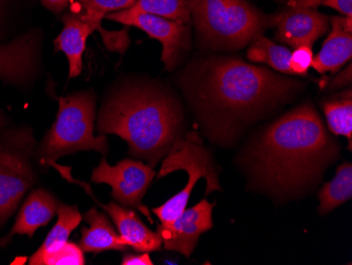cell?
<instances>
[{"label":"cell","mask_w":352,"mask_h":265,"mask_svg":"<svg viewBox=\"0 0 352 265\" xmlns=\"http://www.w3.org/2000/svg\"><path fill=\"white\" fill-rule=\"evenodd\" d=\"M179 82L208 131L217 136L284 102L298 88L296 81L228 57L192 63Z\"/></svg>","instance_id":"6da1fadb"},{"label":"cell","mask_w":352,"mask_h":265,"mask_svg":"<svg viewBox=\"0 0 352 265\" xmlns=\"http://www.w3.org/2000/svg\"><path fill=\"white\" fill-rule=\"evenodd\" d=\"M338 152L316 109L306 104L271 125L251 147L248 163L263 187L289 195L318 181Z\"/></svg>","instance_id":"7a4b0ae2"},{"label":"cell","mask_w":352,"mask_h":265,"mask_svg":"<svg viewBox=\"0 0 352 265\" xmlns=\"http://www.w3.org/2000/svg\"><path fill=\"white\" fill-rule=\"evenodd\" d=\"M179 100L156 85L122 87L104 100L98 116L100 136L116 134L129 145L132 157L151 167L167 156L183 132Z\"/></svg>","instance_id":"3957f363"},{"label":"cell","mask_w":352,"mask_h":265,"mask_svg":"<svg viewBox=\"0 0 352 265\" xmlns=\"http://www.w3.org/2000/svg\"><path fill=\"white\" fill-rule=\"evenodd\" d=\"M197 39L206 48L235 50L272 28L271 15L248 0H191Z\"/></svg>","instance_id":"277c9868"},{"label":"cell","mask_w":352,"mask_h":265,"mask_svg":"<svg viewBox=\"0 0 352 265\" xmlns=\"http://www.w3.org/2000/svg\"><path fill=\"white\" fill-rule=\"evenodd\" d=\"M56 100V120L36 149L38 163L49 167L59 158L88 150L104 156L109 149L106 136H94L98 100L94 91H77Z\"/></svg>","instance_id":"5b68a950"},{"label":"cell","mask_w":352,"mask_h":265,"mask_svg":"<svg viewBox=\"0 0 352 265\" xmlns=\"http://www.w3.org/2000/svg\"><path fill=\"white\" fill-rule=\"evenodd\" d=\"M177 170H185L189 179L183 191L168 200L165 204L152 209V213H155L161 221V225L171 224L182 215L187 206L192 191L201 178L207 182L206 195L221 189L219 175L210 153L204 147L197 132H189L187 136L179 138L174 143L164 158L157 179H162Z\"/></svg>","instance_id":"8992f818"},{"label":"cell","mask_w":352,"mask_h":265,"mask_svg":"<svg viewBox=\"0 0 352 265\" xmlns=\"http://www.w3.org/2000/svg\"><path fill=\"white\" fill-rule=\"evenodd\" d=\"M36 140L31 128L6 130L0 136V227L36 182L33 167Z\"/></svg>","instance_id":"52a82bcc"},{"label":"cell","mask_w":352,"mask_h":265,"mask_svg":"<svg viewBox=\"0 0 352 265\" xmlns=\"http://www.w3.org/2000/svg\"><path fill=\"white\" fill-rule=\"evenodd\" d=\"M155 176L153 167L142 162L124 159L116 166H110L102 158L100 165L93 169L92 182L108 184L112 187L111 195L120 204L138 209L153 222L149 209L142 204V200Z\"/></svg>","instance_id":"ba28073f"},{"label":"cell","mask_w":352,"mask_h":265,"mask_svg":"<svg viewBox=\"0 0 352 265\" xmlns=\"http://www.w3.org/2000/svg\"><path fill=\"white\" fill-rule=\"evenodd\" d=\"M104 19L126 27L138 28L147 33L150 39L160 41L163 45L161 59L167 71H173L181 64L191 45L190 25H183L149 13L130 14L124 10L107 14Z\"/></svg>","instance_id":"9c48e42d"},{"label":"cell","mask_w":352,"mask_h":265,"mask_svg":"<svg viewBox=\"0 0 352 265\" xmlns=\"http://www.w3.org/2000/svg\"><path fill=\"white\" fill-rule=\"evenodd\" d=\"M51 166L63 176V179H66L67 181L73 184H78L84 191L89 193L93 201L96 202L102 209L106 211V213L112 218L120 236L128 244V246L132 247L138 253L155 252V251L161 249L163 240H162L160 233L148 229L140 220L135 211L120 206L114 202H110L108 204L100 203L93 195L92 189L88 183L86 182L84 183V182L72 177L71 167L59 165L56 162L51 164Z\"/></svg>","instance_id":"30bf717a"},{"label":"cell","mask_w":352,"mask_h":265,"mask_svg":"<svg viewBox=\"0 0 352 265\" xmlns=\"http://www.w3.org/2000/svg\"><path fill=\"white\" fill-rule=\"evenodd\" d=\"M272 28H276L274 39L296 49L309 45L323 36L329 28V17L316 8L286 6L282 11L271 15Z\"/></svg>","instance_id":"8fae6325"},{"label":"cell","mask_w":352,"mask_h":265,"mask_svg":"<svg viewBox=\"0 0 352 265\" xmlns=\"http://www.w3.org/2000/svg\"><path fill=\"white\" fill-rule=\"evenodd\" d=\"M212 211L213 204L204 199L195 206L185 209L171 224L158 225L157 233L165 248L190 257L201 233L212 229Z\"/></svg>","instance_id":"7c38bea8"},{"label":"cell","mask_w":352,"mask_h":265,"mask_svg":"<svg viewBox=\"0 0 352 265\" xmlns=\"http://www.w3.org/2000/svg\"><path fill=\"white\" fill-rule=\"evenodd\" d=\"M63 30L54 41L55 51H61L69 63V77L75 78L82 74V54L87 41L95 31H102V23H95L76 12L68 11L59 15Z\"/></svg>","instance_id":"4fadbf2b"},{"label":"cell","mask_w":352,"mask_h":265,"mask_svg":"<svg viewBox=\"0 0 352 265\" xmlns=\"http://www.w3.org/2000/svg\"><path fill=\"white\" fill-rule=\"evenodd\" d=\"M38 45L35 33L0 45V78L10 84H23L33 77L38 64Z\"/></svg>","instance_id":"5bb4252c"},{"label":"cell","mask_w":352,"mask_h":265,"mask_svg":"<svg viewBox=\"0 0 352 265\" xmlns=\"http://www.w3.org/2000/svg\"><path fill=\"white\" fill-rule=\"evenodd\" d=\"M60 204V201L45 189H34L21 206L11 231L0 240V246H6L14 235H27L33 238L39 227L45 226L52 220Z\"/></svg>","instance_id":"9a60e30c"},{"label":"cell","mask_w":352,"mask_h":265,"mask_svg":"<svg viewBox=\"0 0 352 265\" xmlns=\"http://www.w3.org/2000/svg\"><path fill=\"white\" fill-rule=\"evenodd\" d=\"M329 21V35L312 63V68L321 74L338 72L352 56V17H333Z\"/></svg>","instance_id":"2e32d148"},{"label":"cell","mask_w":352,"mask_h":265,"mask_svg":"<svg viewBox=\"0 0 352 265\" xmlns=\"http://www.w3.org/2000/svg\"><path fill=\"white\" fill-rule=\"evenodd\" d=\"M82 220L89 224V227H82V238L79 240V246L82 247L84 253L96 255L106 251L120 252L129 247L111 224L106 215L94 207L82 215Z\"/></svg>","instance_id":"e0dca14e"},{"label":"cell","mask_w":352,"mask_h":265,"mask_svg":"<svg viewBox=\"0 0 352 265\" xmlns=\"http://www.w3.org/2000/svg\"><path fill=\"white\" fill-rule=\"evenodd\" d=\"M58 220L50 233H47L45 241L29 260L30 265H45L51 255L55 254L63 245L69 241L72 233L79 223L82 222V217L79 213L76 205H66L61 203L57 211Z\"/></svg>","instance_id":"ac0fdd59"},{"label":"cell","mask_w":352,"mask_h":265,"mask_svg":"<svg viewBox=\"0 0 352 265\" xmlns=\"http://www.w3.org/2000/svg\"><path fill=\"white\" fill-rule=\"evenodd\" d=\"M351 197L352 165L351 163H344L338 168L333 179L325 184L318 193V213L322 215L330 213L334 209L341 206Z\"/></svg>","instance_id":"d6986e66"},{"label":"cell","mask_w":352,"mask_h":265,"mask_svg":"<svg viewBox=\"0 0 352 265\" xmlns=\"http://www.w3.org/2000/svg\"><path fill=\"white\" fill-rule=\"evenodd\" d=\"M292 51L284 45H278L267 37L260 35L250 43L247 59L254 63H262L272 67L284 74H292L290 69Z\"/></svg>","instance_id":"ffe728a7"},{"label":"cell","mask_w":352,"mask_h":265,"mask_svg":"<svg viewBox=\"0 0 352 265\" xmlns=\"http://www.w3.org/2000/svg\"><path fill=\"white\" fill-rule=\"evenodd\" d=\"M124 11L130 14L149 13L183 25L192 21L191 0H136Z\"/></svg>","instance_id":"44dd1931"},{"label":"cell","mask_w":352,"mask_h":265,"mask_svg":"<svg viewBox=\"0 0 352 265\" xmlns=\"http://www.w3.org/2000/svg\"><path fill=\"white\" fill-rule=\"evenodd\" d=\"M324 114L330 131L336 136H346L351 150L352 138V94L351 88L343 96L328 100L323 105Z\"/></svg>","instance_id":"7402d4cb"},{"label":"cell","mask_w":352,"mask_h":265,"mask_svg":"<svg viewBox=\"0 0 352 265\" xmlns=\"http://www.w3.org/2000/svg\"><path fill=\"white\" fill-rule=\"evenodd\" d=\"M135 3L136 0H73L68 10L102 23L107 14L129 9Z\"/></svg>","instance_id":"603a6c76"},{"label":"cell","mask_w":352,"mask_h":265,"mask_svg":"<svg viewBox=\"0 0 352 265\" xmlns=\"http://www.w3.org/2000/svg\"><path fill=\"white\" fill-rule=\"evenodd\" d=\"M86 264L84 251L79 244L68 242L55 254L45 260V265H84Z\"/></svg>","instance_id":"cb8c5ba5"},{"label":"cell","mask_w":352,"mask_h":265,"mask_svg":"<svg viewBox=\"0 0 352 265\" xmlns=\"http://www.w3.org/2000/svg\"><path fill=\"white\" fill-rule=\"evenodd\" d=\"M314 51L309 45H300L294 49L290 57V69L292 74L305 75L312 67Z\"/></svg>","instance_id":"d4e9b609"},{"label":"cell","mask_w":352,"mask_h":265,"mask_svg":"<svg viewBox=\"0 0 352 265\" xmlns=\"http://www.w3.org/2000/svg\"><path fill=\"white\" fill-rule=\"evenodd\" d=\"M128 28L129 27L124 28L122 31H113V32L104 29L100 31L102 41L108 50L124 53L128 49L130 43Z\"/></svg>","instance_id":"484cf974"},{"label":"cell","mask_w":352,"mask_h":265,"mask_svg":"<svg viewBox=\"0 0 352 265\" xmlns=\"http://www.w3.org/2000/svg\"><path fill=\"white\" fill-rule=\"evenodd\" d=\"M321 5L336 10L344 17H352V0H323Z\"/></svg>","instance_id":"4316f807"},{"label":"cell","mask_w":352,"mask_h":265,"mask_svg":"<svg viewBox=\"0 0 352 265\" xmlns=\"http://www.w3.org/2000/svg\"><path fill=\"white\" fill-rule=\"evenodd\" d=\"M73 0H41V5L52 12V13L56 14V15H61L65 13L67 9H69Z\"/></svg>","instance_id":"83f0119b"},{"label":"cell","mask_w":352,"mask_h":265,"mask_svg":"<svg viewBox=\"0 0 352 265\" xmlns=\"http://www.w3.org/2000/svg\"><path fill=\"white\" fill-rule=\"evenodd\" d=\"M122 265H153V261L150 258L149 253L142 254H126L122 257Z\"/></svg>","instance_id":"f1b7e54d"},{"label":"cell","mask_w":352,"mask_h":265,"mask_svg":"<svg viewBox=\"0 0 352 265\" xmlns=\"http://www.w3.org/2000/svg\"><path fill=\"white\" fill-rule=\"evenodd\" d=\"M350 84H351V63L349 61V65H348L347 68L342 71V72L332 81L330 86H331L332 89H339L342 88V87L349 86Z\"/></svg>","instance_id":"f546056e"},{"label":"cell","mask_w":352,"mask_h":265,"mask_svg":"<svg viewBox=\"0 0 352 265\" xmlns=\"http://www.w3.org/2000/svg\"><path fill=\"white\" fill-rule=\"evenodd\" d=\"M276 3H284L285 6H302V7L316 8L321 5L323 0H274Z\"/></svg>","instance_id":"4dcf8cb0"},{"label":"cell","mask_w":352,"mask_h":265,"mask_svg":"<svg viewBox=\"0 0 352 265\" xmlns=\"http://www.w3.org/2000/svg\"><path fill=\"white\" fill-rule=\"evenodd\" d=\"M6 125V118L3 114L0 112V130L3 129V126Z\"/></svg>","instance_id":"1f68e13d"},{"label":"cell","mask_w":352,"mask_h":265,"mask_svg":"<svg viewBox=\"0 0 352 265\" xmlns=\"http://www.w3.org/2000/svg\"><path fill=\"white\" fill-rule=\"evenodd\" d=\"M1 3H3V0H0V8H1Z\"/></svg>","instance_id":"d6a6232c"}]
</instances>
